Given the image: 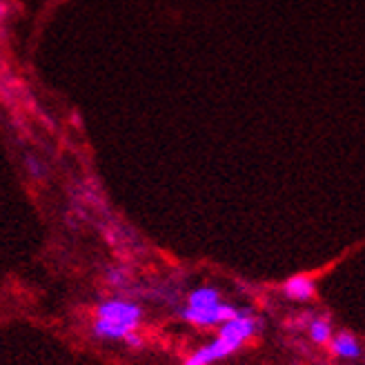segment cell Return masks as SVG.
<instances>
[{"label":"cell","mask_w":365,"mask_h":365,"mask_svg":"<svg viewBox=\"0 0 365 365\" xmlns=\"http://www.w3.org/2000/svg\"><path fill=\"white\" fill-rule=\"evenodd\" d=\"M123 341H127V345H132V348H140V345H143V339L136 332H130Z\"/></svg>","instance_id":"9"},{"label":"cell","mask_w":365,"mask_h":365,"mask_svg":"<svg viewBox=\"0 0 365 365\" xmlns=\"http://www.w3.org/2000/svg\"><path fill=\"white\" fill-rule=\"evenodd\" d=\"M216 303H221V294H218V289L214 287H198L190 294V305L192 309H205V307H212Z\"/></svg>","instance_id":"6"},{"label":"cell","mask_w":365,"mask_h":365,"mask_svg":"<svg viewBox=\"0 0 365 365\" xmlns=\"http://www.w3.org/2000/svg\"><path fill=\"white\" fill-rule=\"evenodd\" d=\"M25 172L31 176V178H38V180H43L45 176H47V165H45V160L43 158H38V156H34V154H27L25 156Z\"/></svg>","instance_id":"8"},{"label":"cell","mask_w":365,"mask_h":365,"mask_svg":"<svg viewBox=\"0 0 365 365\" xmlns=\"http://www.w3.org/2000/svg\"><path fill=\"white\" fill-rule=\"evenodd\" d=\"M9 14V5L5 3V0H0V23L5 21V16Z\"/></svg>","instance_id":"10"},{"label":"cell","mask_w":365,"mask_h":365,"mask_svg":"<svg viewBox=\"0 0 365 365\" xmlns=\"http://www.w3.org/2000/svg\"><path fill=\"white\" fill-rule=\"evenodd\" d=\"M309 336H312V341L314 343H327L332 339V327H330V323L327 321H323V319H317V321H312V325H309Z\"/></svg>","instance_id":"7"},{"label":"cell","mask_w":365,"mask_h":365,"mask_svg":"<svg viewBox=\"0 0 365 365\" xmlns=\"http://www.w3.org/2000/svg\"><path fill=\"white\" fill-rule=\"evenodd\" d=\"M94 334L101 339H125L130 332H136L140 323V307L130 301H105L96 309Z\"/></svg>","instance_id":"1"},{"label":"cell","mask_w":365,"mask_h":365,"mask_svg":"<svg viewBox=\"0 0 365 365\" xmlns=\"http://www.w3.org/2000/svg\"><path fill=\"white\" fill-rule=\"evenodd\" d=\"M283 289H285L287 299H292V301H309L317 294V283L312 277H307V274H297V277H292L283 285Z\"/></svg>","instance_id":"4"},{"label":"cell","mask_w":365,"mask_h":365,"mask_svg":"<svg viewBox=\"0 0 365 365\" xmlns=\"http://www.w3.org/2000/svg\"><path fill=\"white\" fill-rule=\"evenodd\" d=\"M236 350H239V348H236L234 343H230V341H225V339L218 336L216 341H212L210 345H205V348L196 350V352L185 361V365H212V363H216V361H223L225 356L234 354Z\"/></svg>","instance_id":"3"},{"label":"cell","mask_w":365,"mask_h":365,"mask_svg":"<svg viewBox=\"0 0 365 365\" xmlns=\"http://www.w3.org/2000/svg\"><path fill=\"white\" fill-rule=\"evenodd\" d=\"M236 309L234 305H227V303H216L212 307H205V309H192L187 307L185 312H182V319L190 321L192 325H198V327H212V325H221L223 321L236 317Z\"/></svg>","instance_id":"2"},{"label":"cell","mask_w":365,"mask_h":365,"mask_svg":"<svg viewBox=\"0 0 365 365\" xmlns=\"http://www.w3.org/2000/svg\"><path fill=\"white\" fill-rule=\"evenodd\" d=\"M332 350L341 359H359L361 356L359 341L352 334H348V332H341V334H336L332 339Z\"/></svg>","instance_id":"5"}]
</instances>
